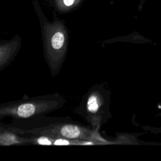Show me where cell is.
<instances>
[{"mask_svg": "<svg viewBox=\"0 0 161 161\" xmlns=\"http://www.w3.org/2000/svg\"><path fill=\"white\" fill-rule=\"evenodd\" d=\"M79 1V0H57V3L60 8H69L72 6Z\"/></svg>", "mask_w": 161, "mask_h": 161, "instance_id": "7", "label": "cell"}, {"mask_svg": "<svg viewBox=\"0 0 161 161\" xmlns=\"http://www.w3.org/2000/svg\"><path fill=\"white\" fill-rule=\"evenodd\" d=\"M21 39L14 36L9 41L0 43V70H3L14 59L21 47Z\"/></svg>", "mask_w": 161, "mask_h": 161, "instance_id": "6", "label": "cell"}, {"mask_svg": "<svg viewBox=\"0 0 161 161\" xmlns=\"http://www.w3.org/2000/svg\"><path fill=\"white\" fill-rule=\"evenodd\" d=\"M157 116H158L159 118H161V111H160V112H159V113H158V114H157Z\"/></svg>", "mask_w": 161, "mask_h": 161, "instance_id": "9", "label": "cell"}, {"mask_svg": "<svg viewBox=\"0 0 161 161\" xmlns=\"http://www.w3.org/2000/svg\"><path fill=\"white\" fill-rule=\"evenodd\" d=\"M44 57L53 76L60 71L65 60L68 35L65 25L60 21H45L42 25Z\"/></svg>", "mask_w": 161, "mask_h": 161, "instance_id": "4", "label": "cell"}, {"mask_svg": "<svg viewBox=\"0 0 161 161\" xmlns=\"http://www.w3.org/2000/svg\"><path fill=\"white\" fill-rule=\"evenodd\" d=\"M31 123H25L26 128H21L25 132L34 135H45L55 138L90 140L97 144L108 143L97 130L86 127L67 118H31Z\"/></svg>", "mask_w": 161, "mask_h": 161, "instance_id": "1", "label": "cell"}, {"mask_svg": "<svg viewBox=\"0 0 161 161\" xmlns=\"http://www.w3.org/2000/svg\"><path fill=\"white\" fill-rule=\"evenodd\" d=\"M145 130L150 131L152 133L155 134H161V126L160 127H155L151 126H145L143 127ZM160 145L161 146V142H160Z\"/></svg>", "mask_w": 161, "mask_h": 161, "instance_id": "8", "label": "cell"}, {"mask_svg": "<svg viewBox=\"0 0 161 161\" xmlns=\"http://www.w3.org/2000/svg\"><path fill=\"white\" fill-rule=\"evenodd\" d=\"M31 144L28 133L21 128L15 126H3L0 128L1 146H9L13 145Z\"/></svg>", "mask_w": 161, "mask_h": 161, "instance_id": "5", "label": "cell"}, {"mask_svg": "<svg viewBox=\"0 0 161 161\" xmlns=\"http://www.w3.org/2000/svg\"><path fill=\"white\" fill-rule=\"evenodd\" d=\"M111 91L105 84L92 86L82 97L74 112L88 123L92 128L99 130L111 118Z\"/></svg>", "mask_w": 161, "mask_h": 161, "instance_id": "3", "label": "cell"}, {"mask_svg": "<svg viewBox=\"0 0 161 161\" xmlns=\"http://www.w3.org/2000/svg\"><path fill=\"white\" fill-rule=\"evenodd\" d=\"M65 99L58 93L24 97L20 100L0 105V118L11 117L15 120H25L43 116L62 108Z\"/></svg>", "mask_w": 161, "mask_h": 161, "instance_id": "2", "label": "cell"}]
</instances>
